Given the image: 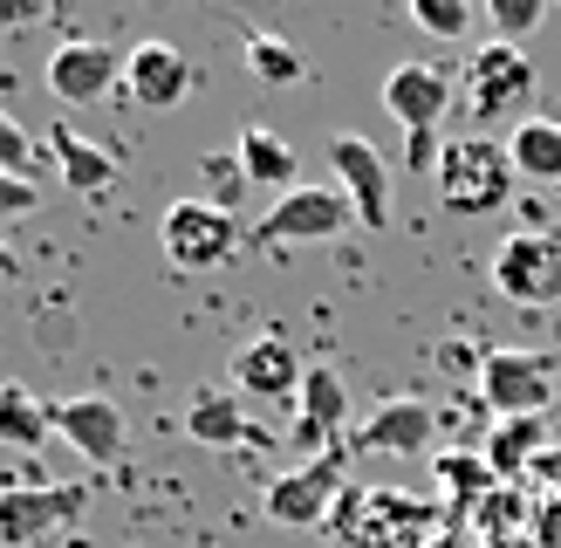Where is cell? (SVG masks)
Listing matches in <instances>:
<instances>
[{"instance_id":"obj_1","label":"cell","mask_w":561,"mask_h":548,"mask_svg":"<svg viewBox=\"0 0 561 548\" xmlns=\"http://www.w3.org/2000/svg\"><path fill=\"white\" fill-rule=\"evenodd\" d=\"M445 528H453V507L404 487H356V480L329 514L335 548H432Z\"/></svg>"},{"instance_id":"obj_2","label":"cell","mask_w":561,"mask_h":548,"mask_svg":"<svg viewBox=\"0 0 561 548\" xmlns=\"http://www.w3.org/2000/svg\"><path fill=\"white\" fill-rule=\"evenodd\" d=\"M514 158H507V137H453L438 158V206L453 213V219H486L514 199Z\"/></svg>"},{"instance_id":"obj_3","label":"cell","mask_w":561,"mask_h":548,"mask_svg":"<svg viewBox=\"0 0 561 548\" xmlns=\"http://www.w3.org/2000/svg\"><path fill=\"white\" fill-rule=\"evenodd\" d=\"M343 493H350V438H343L335 453L301 459L295 473L267 480L261 514L274 521V528H329V514H335V501H343Z\"/></svg>"},{"instance_id":"obj_4","label":"cell","mask_w":561,"mask_h":548,"mask_svg":"<svg viewBox=\"0 0 561 548\" xmlns=\"http://www.w3.org/2000/svg\"><path fill=\"white\" fill-rule=\"evenodd\" d=\"M240 213L227 206H213V199H172L158 219V247H164V261L185 267V274H213V267H227L240 254Z\"/></svg>"},{"instance_id":"obj_5","label":"cell","mask_w":561,"mask_h":548,"mask_svg":"<svg viewBox=\"0 0 561 548\" xmlns=\"http://www.w3.org/2000/svg\"><path fill=\"white\" fill-rule=\"evenodd\" d=\"M554 391H561L554 350H486L480 356V398L500 419H548Z\"/></svg>"},{"instance_id":"obj_6","label":"cell","mask_w":561,"mask_h":548,"mask_svg":"<svg viewBox=\"0 0 561 548\" xmlns=\"http://www.w3.org/2000/svg\"><path fill=\"white\" fill-rule=\"evenodd\" d=\"M535 55H527L520 42H486V48H472L466 55V76H459V90H466V110L480 124L493 117H514L520 124V110L535 103Z\"/></svg>"},{"instance_id":"obj_7","label":"cell","mask_w":561,"mask_h":548,"mask_svg":"<svg viewBox=\"0 0 561 548\" xmlns=\"http://www.w3.org/2000/svg\"><path fill=\"white\" fill-rule=\"evenodd\" d=\"M493 288L520 309L561 301V227H514L493 254Z\"/></svg>"},{"instance_id":"obj_8","label":"cell","mask_w":561,"mask_h":548,"mask_svg":"<svg viewBox=\"0 0 561 548\" xmlns=\"http://www.w3.org/2000/svg\"><path fill=\"white\" fill-rule=\"evenodd\" d=\"M343 227H356V206L343 185H295L254 219V247H301V240H335Z\"/></svg>"},{"instance_id":"obj_9","label":"cell","mask_w":561,"mask_h":548,"mask_svg":"<svg viewBox=\"0 0 561 548\" xmlns=\"http://www.w3.org/2000/svg\"><path fill=\"white\" fill-rule=\"evenodd\" d=\"M90 507V493L82 487H62V480H8L0 487V548H35L48 541L55 528H69V521Z\"/></svg>"},{"instance_id":"obj_10","label":"cell","mask_w":561,"mask_h":548,"mask_svg":"<svg viewBox=\"0 0 561 548\" xmlns=\"http://www.w3.org/2000/svg\"><path fill=\"white\" fill-rule=\"evenodd\" d=\"M453 96H459V82H453V69H438V62H398L383 76V110L404 124V137H438Z\"/></svg>"},{"instance_id":"obj_11","label":"cell","mask_w":561,"mask_h":548,"mask_svg":"<svg viewBox=\"0 0 561 548\" xmlns=\"http://www.w3.org/2000/svg\"><path fill=\"white\" fill-rule=\"evenodd\" d=\"M329 164H335V185L350 192L356 206V227H390V164L370 137L356 130H335L329 137Z\"/></svg>"},{"instance_id":"obj_12","label":"cell","mask_w":561,"mask_h":548,"mask_svg":"<svg viewBox=\"0 0 561 548\" xmlns=\"http://www.w3.org/2000/svg\"><path fill=\"white\" fill-rule=\"evenodd\" d=\"M124 62H130V55L110 48V42H62L48 55V90H55V103H69V110L103 103L124 82Z\"/></svg>"},{"instance_id":"obj_13","label":"cell","mask_w":561,"mask_h":548,"mask_svg":"<svg viewBox=\"0 0 561 548\" xmlns=\"http://www.w3.org/2000/svg\"><path fill=\"white\" fill-rule=\"evenodd\" d=\"M343 425H350V384H343V370L308 364L301 398H295V446H301V459L335 453V446H343Z\"/></svg>"},{"instance_id":"obj_14","label":"cell","mask_w":561,"mask_h":548,"mask_svg":"<svg viewBox=\"0 0 561 548\" xmlns=\"http://www.w3.org/2000/svg\"><path fill=\"white\" fill-rule=\"evenodd\" d=\"M432 438H438V411H432L425 398H390V404H377L370 419L350 432V459H356V453L411 459V453H425Z\"/></svg>"},{"instance_id":"obj_15","label":"cell","mask_w":561,"mask_h":548,"mask_svg":"<svg viewBox=\"0 0 561 548\" xmlns=\"http://www.w3.org/2000/svg\"><path fill=\"white\" fill-rule=\"evenodd\" d=\"M55 438H69V453H82L90 466H117L130 446V419L117 398H69L55 404Z\"/></svg>"},{"instance_id":"obj_16","label":"cell","mask_w":561,"mask_h":548,"mask_svg":"<svg viewBox=\"0 0 561 548\" xmlns=\"http://www.w3.org/2000/svg\"><path fill=\"white\" fill-rule=\"evenodd\" d=\"M192 82H199V76H192V62H185L172 42H137L130 62H124V96L137 110H158V117L192 96Z\"/></svg>"},{"instance_id":"obj_17","label":"cell","mask_w":561,"mask_h":548,"mask_svg":"<svg viewBox=\"0 0 561 548\" xmlns=\"http://www.w3.org/2000/svg\"><path fill=\"white\" fill-rule=\"evenodd\" d=\"M301 377H308V364H301V350L288 336H254L233 356V391L240 398H267V404L301 398Z\"/></svg>"},{"instance_id":"obj_18","label":"cell","mask_w":561,"mask_h":548,"mask_svg":"<svg viewBox=\"0 0 561 548\" xmlns=\"http://www.w3.org/2000/svg\"><path fill=\"white\" fill-rule=\"evenodd\" d=\"M48 158H55V172H62V185L82 192V199H103V192L124 179L117 151H110V145H90V137H76L69 124L48 130Z\"/></svg>"},{"instance_id":"obj_19","label":"cell","mask_w":561,"mask_h":548,"mask_svg":"<svg viewBox=\"0 0 561 548\" xmlns=\"http://www.w3.org/2000/svg\"><path fill=\"white\" fill-rule=\"evenodd\" d=\"M185 432L199 438V446H213V453H227V446H254V419H247V398L233 391V384H206L199 398H192V411H185Z\"/></svg>"},{"instance_id":"obj_20","label":"cell","mask_w":561,"mask_h":548,"mask_svg":"<svg viewBox=\"0 0 561 548\" xmlns=\"http://www.w3.org/2000/svg\"><path fill=\"white\" fill-rule=\"evenodd\" d=\"M240 164H247V185H267V192H295L301 179V158H295V145H288V137H274L267 124H247L240 130Z\"/></svg>"},{"instance_id":"obj_21","label":"cell","mask_w":561,"mask_h":548,"mask_svg":"<svg viewBox=\"0 0 561 548\" xmlns=\"http://www.w3.org/2000/svg\"><path fill=\"white\" fill-rule=\"evenodd\" d=\"M480 453H486V466H493L500 480H527V473H535V459L548 453V419H500Z\"/></svg>"},{"instance_id":"obj_22","label":"cell","mask_w":561,"mask_h":548,"mask_svg":"<svg viewBox=\"0 0 561 548\" xmlns=\"http://www.w3.org/2000/svg\"><path fill=\"white\" fill-rule=\"evenodd\" d=\"M507 158H514L520 179L561 185V124H554V117H520V124L507 130Z\"/></svg>"},{"instance_id":"obj_23","label":"cell","mask_w":561,"mask_h":548,"mask_svg":"<svg viewBox=\"0 0 561 548\" xmlns=\"http://www.w3.org/2000/svg\"><path fill=\"white\" fill-rule=\"evenodd\" d=\"M55 438V404H42L27 384H0V446L35 453Z\"/></svg>"},{"instance_id":"obj_24","label":"cell","mask_w":561,"mask_h":548,"mask_svg":"<svg viewBox=\"0 0 561 548\" xmlns=\"http://www.w3.org/2000/svg\"><path fill=\"white\" fill-rule=\"evenodd\" d=\"M438 487H445V501H453V521H472V507L486 501V493L500 487V473L486 466V453H438Z\"/></svg>"},{"instance_id":"obj_25","label":"cell","mask_w":561,"mask_h":548,"mask_svg":"<svg viewBox=\"0 0 561 548\" xmlns=\"http://www.w3.org/2000/svg\"><path fill=\"white\" fill-rule=\"evenodd\" d=\"M247 76L267 82V90H288V82L308 76V62H301V55L280 42V35H247Z\"/></svg>"},{"instance_id":"obj_26","label":"cell","mask_w":561,"mask_h":548,"mask_svg":"<svg viewBox=\"0 0 561 548\" xmlns=\"http://www.w3.org/2000/svg\"><path fill=\"white\" fill-rule=\"evenodd\" d=\"M554 0H486V21H493V42H527L541 27V14Z\"/></svg>"},{"instance_id":"obj_27","label":"cell","mask_w":561,"mask_h":548,"mask_svg":"<svg viewBox=\"0 0 561 548\" xmlns=\"http://www.w3.org/2000/svg\"><path fill=\"white\" fill-rule=\"evenodd\" d=\"M199 164H206V199L227 206V213H240V199H247V164H240V151H213Z\"/></svg>"},{"instance_id":"obj_28","label":"cell","mask_w":561,"mask_h":548,"mask_svg":"<svg viewBox=\"0 0 561 548\" xmlns=\"http://www.w3.org/2000/svg\"><path fill=\"white\" fill-rule=\"evenodd\" d=\"M411 21L425 27L432 42H459L472 27V0H411Z\"/></svg>"},{"instance_id":"obj_29","label":"cell","mask_w":561,"mask_h":548,"mask_svg":"<svg viewBox=\"0 0 561 548\" xmlns=\"http://www.w3.org/2000/svg\"><path fill=\"white\" fill-rule=\"evenodd\" d=\"M0 172H14V179H35V137H27L8 110H0Z\"/></svg>"},{"instance_id":"obj_30","label":"cell","mask_w":561,"mask_h":548,"mask_svg":"<svg viewBox=\"0 0 561 548\" xmlns=\"http://www.w3.org/2000/svg\"><path fill=\"white\" fill-rule=\"evenodd\" d=\"M35 206H42V185H35V179L0 172V219H27Z\"/></svg>"},{"instance_id":"obj_31","label":"cell","mask_w":561,"mask_h":548,"mask_svg":"<svg viewBox=\"0 0 561 548\" xmlns=\"http://www.w3.org/2000/svg\"><path fill=\"white\" fill-rule=\"evenodd\" d=\"M527 487H535V493H554V501H561V446H548V453L535 459V473H527Z\"/></svg>"},{"instance_id":"obj_32","label":"cell","mask_w":561,"mask_h":548,"mask_svg":"<svg viewBox=\"0 0 561 548\" xmlns=\"http://www.w3.org/2000/svg\"><path fill=\"white\" fill-rule=\"evenodd\" d=\"M55 0H0V27H35Z\"/></svg>"},{"instance_id":"obj_33","label":"cell","mask_w":561,"mask_h":548,"mask_svg":"<svg viewBox=\"0 0 561 548\" xmlns=\"http://www.w3.org/2000/svg\"><path fill=\"white\" fill-rule=\"evenodd\" d=\"M432 548H480V535H472V528H466V521H453V528H445V535H438Z\"/></svg>"},{"instance_id":"obj_34","label":"cell","mask_w":561,"mask_h":548,"mask_svg":"<svg viewBox=\"0 0 561 548\" xmlns=\"http://www.w3.org/2000/svg\"><path fill=\"white\" fill-rule=\"evenodd\" d=\"M486 548H541V535L527 528V535H500V541H486Z\"/></svg>"},{"instance_id":"obj_35","label":"cell","mask_w":561,"mask_h":548,"mask_svg":"<svg viewBox=\"0 0 561 548\" xmlns=\"http://www.w3.org/2000/svg\"><path fill=\"white\" fill-rule=\"evenodd\" d=\"M0 274H14V247L8 240H0Z\"/></svg>"},{"instance_id":"obj_36","label":"cell","mask_w":561,"mask_h":548,"mask_svg":"<svg viewBox=\"0 0 561 548\" xmlns=\"http://www.w3.org/2000/svg\"><path fill=\"white\" fill-rule=\"evenodd\" d=\"M541 548H561V541H541Z\"/></svg>"},{"instance_id":"obj_37","label":"cell","mask_w":561,"mask_h":548,"mask_svg":"<svg viewBox=\"0 0 561 548\" xmlns=\"http://www.w3.org/2000/svg\"><path fill=\"white\" fill-rule=\"evenodd\" d=\"M554 8H561V0H554Z\"/></svg>"}]
</instances>
